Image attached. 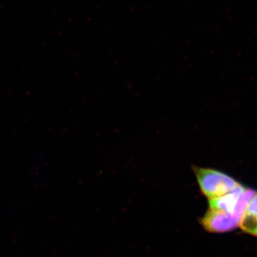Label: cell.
I'll use <instances>...</instances> for the list:
<instances>
[{
  "mask_svg": "<svg viewBox=\"0 0 257 257\" xmlns=\"http://www.w3.org/2000/svg\"><path fill=\"white\" fill-rule=\"evenodd\" d=\"M240 227L244 232L257 235V192L251 198L243 213Z\"/></svg>",
  "mask_w": 257,
  "mask_h": 257,
  "instance_id": "cell-4",
  "label": "cell"
},
{
  "mask_svg": "<svg viewBox=\"0 0 257 257\" xmlns=\"http://www.w3.org/2000/svg\"><path fill=\"white\" fill-rule=\"evenodd\" d=\"M199 223L208 232L221 234L236 229L240 221L226 211L209 208Z\"/></svg>",
  "mask_w": 257,
  "mask_h": 257,
  "instance_id": "cell-3",
  "label": "cell"
},
{
  "mask_svg": "<svg viewBox=\"0 0 257 257\" xmlns=\"http://www.w3.org/2000/svg\"><path fill=\"white\" fill-rule=\"evenodd\" d=\"M256 192L240 184L234 190L220 197L209 200V208L226 211L241 222L248 204Z\"/></svg>",
  "mask_w": 257,
  "mask_h": 257,
  "instance_id": "cell-2",
  "label": "cell"
},
{
  "mask_svg": "<svg viewBox=\"0 0 257 257\" xmlns=\"http://www.w3.org/2000/svg\"><path fill=\"white\" fill-rule=\"evenodd\" d=\"M192 170L200 192L209 200L220 197L241 184L231 176L214 169L193 166Z\"/></svg>",
  "mask_w": 257,
  "mask_h": 257,
  "instance_id": "cell-1",
  "label": "cell"
},
{
  "mask_svg": "<svg viewBox=\"0 0 257 257\" xmlns=\"http://www.w3.org/2000/svg\"><path fill=\"white\" fill-rule=\"evenodd\" d=\"M256 236H257V235H256Z\"/></svg>",
  "mask_w": 257,
  "mask_h": 257,
  "instance_id": "cell-5",
  "label": "cell"
}]
</instances>
